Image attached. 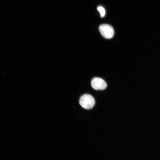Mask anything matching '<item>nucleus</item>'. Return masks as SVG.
<instances>
[{
  "label": "nucleus",
  "mask_w": 160,
  "mask_h": 160,
  "mask_svg": "<svg viewBox=\"0 0 160 160\" xmlns=\"http://www.w3.org/2000/svg\"><path fill=\"white\" fill-rule=\"evenodd\" d=\"M91 86L95 90H103L107 87V84L102 79L95 77L91 81Z\"/></svg>",
  "instance_id": "obj_3"
},
{
  "label": "nucleus",
  "mask_w": 160,
  "mask_h": 160,
  "mask_svg": "<svg viewBox=\"0 0 160 160\" xmlns=\"http://www.w3.org/2000/svg\"><path fill=\"white\" fill-rule=\"evenodd\" d=\"M99 30L102 36L105 39H110L113 36L114 30L110 25L102 24L99 26Z\"/></svg>",
  "instance_id": "obj_2"
},
{
  "label": "nucleus",
  "mask_w": 160,
  "mask_h": 160,
  "mask_svg": "<svg viewBox=\"0 0 160 160\" xmlns=\"http://www.w3.org/2000/svg\"><path fill=\"white\" fill-rule=\"evenodd\" d=\"M79 103L83 108L90 109L92 108L95 104L94 97L91 95L85 94L81 96L79 100Z\"/></svg>",
  "instance_id": "obj_1"
},
{
  "label": "nucleus",
  "mask_w": 160,
  "mask_h": 160,
  "mask_svg": "<svg viewBox=\"0 0 160 160\" xmlns=\"http://www.w3.org/2000/svg\"><path fill=\"white\" fill-rule=\"evenodd\" d=\"M97 9L100 13L101 17H103L105 15V9L102 7L100 6L97 7Z\"/></svg>",
  "instance_id": "obj_4"
}]
</instances>
